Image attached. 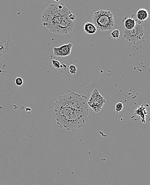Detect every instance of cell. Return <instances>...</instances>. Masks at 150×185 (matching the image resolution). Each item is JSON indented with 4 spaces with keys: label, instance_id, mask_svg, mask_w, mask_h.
I'll list each match as a JSON object with an SVG mask.
<instances>
[{
    "label": "cell",
    "instance_id": "11",
    "mask_svg": "<svg viewBox=\"0 0 150 185\" xmlns=\"http://www.w3.org/2000/svg\"><path fill=\"white\" fill-rule=\"evenodd\" d=\"M146 107H144L143 106V105L142 106H140L139 108L136 109V111H135V114H137L142 119V122L144 123H145V113L146 112Z\"/></svg>",
    "mask_w": 150,
    "mask_h": 185
},
{
    "label": "cell",
    "instance_id": "8",
    "mask_svg": "<svg viewBox=\"0 0 150 185\" xmlns=\"http://www.w3.org/2000/svg\"><path fill=\"white\" fill-rule=\"evenodd\" d=\"M149 17V13L145 9H140L136 12V17L139 22H144L148 19Z\"/></svg>",
    "mask_w": 150,
    "mask_h": 185
},
{
    "label": "cell",
    "instance_id": "5",
    "mask_svg": "<svg viewBox=\"0 0 150 185\" xmlns=\"http://www.w3.org/2000/svg\"><path fill=\"white\" fill-rule=\"evenodd\" d=\"M106 103L105 98L97 89H95L91 94L88 101V105L96 113L100 112L104 104Z\"/></svg>",
    "mask_w": 150,
    "mask_h": 185
},
{
    "label": "cell",
    "instance_id": "6",
    "mask_svg": "<svg viewBox=\"0 0 150 185\" xmlns=\"http://www.w3.org/2000/svg\"><path fill=\"white\" fill-rule=\"evenodd\" d=\"M73 44L71 43L64 44L59 47L53 48V54L57 57H66L71 53Z\"/></svg>",
    "mask_w": 150,
    "mask_h": 185
},
{
    "label": "cell",
    "instance_id": "10",
    "mask_svg": "<svg viewBox=\"0 0 150 185\" xmlns=\"http://www.w3.org/2000/svg\"><path fill=\"white\" fill-rule=\"evenodd\" d=\"M84 31L88 34H94L97 31L95 26L91 22H87L84 25Z\"/></svg>",
    "mask_w": 150,
    "mask_h": 185
},
{
    "label": "cell",
    "instance_id": "12",
    "mask_svg": "<svg viewBox=\"0 0 150 185\" xmlns=\"http://www.w3.org/2000/svg\"><path fill=\"white\" fill-rule=\"evenodd\" d=\"M51 63H52L53 66H54V67L56 70H60V68H61L62 64L58 60H56L55 59L51 58Z\"/></svg>",
    "mask_w": 150,
    "mask_h": 185
},
{
    "label": "cell",
    "instance_id": "15",
    "mask_svg": "<svg viewBox=\"0 0 150 185\" xmlns=\"http://www.w3.org/2000/svg\"><path fill=\"white\" fill-rule=\"evenodd\" d=\"M14 83L16 85L20 87V86H22L24 83V81L22 77H17L14 80Z\"/></svg>",
    "mask_w": 150,
    "mask_h": 185
},
{
    "label": "cell",
    "instance_id": "17",
    "mask_svg": "<svg viewBox=\"0 0 150 185\" xmlns=\"http://www.w3.org/2000/svg\"><path fill=\"white\" fill-rule=\"evenodd\" d=\"M69 19L71 20L72 21H73V20L75 19V18H76L75 15H74V14H73V13H72L69 15Z\"/></svg>",
    "mask_w": 150,
    "mask_h": 185
},
{
    "label": "cell",
    "instance_id": "9",
    "mask_svg": "<svg viewBox=\"0 0 150 185\" xmlns=\"http://www.w3.org/2000/svg\"><path fill=\"white\" fill-rule=\"evenodd\" d=\"M9 39L5 41H0V61L2 59V55L9 52Z\"/></svg>",
    "mask_w": 150,
    "mask_h": 185
},
{
    "label": "cell",
    "instance_id": "7",
    "mask_svg": "<svg viewBox=\"0 0 150 185\" xmlns=\"http://www.w3.org/2000/svg\"><path fill=\"white\" fill-rule=\"evenodd\" d=\"M133 17H126L122 20L124 22V28L127 30H132L133 29L137 24V22L134 18Z\"/></svg>",
    "mask_w": 150,
    "mask_h": 185
},
{
    "label": "cell",
    "instance_id": "4",
    "mask_svg": "<svg viewBox=\"0 0 150 185\" xmlns=\"http://www.w3.org/2000/svg\"><path fill=\"white\" fill-rule=\"evenodd\" d=\"M145 31L143 26L140 23L136 25V27L132 30H127L124 28L122 30V35L127 41L133 43H139L144 41L143 36Z\"/></svg>",
    "mask_w": 150,
    "mask_h": 185
},
{
    "label": "cell",
    "instance_id": "16",
    "mask_svg": "<svg viewBox=\"0 0 150 185\" xmlns=\"http://www.w3.org/2000/svg\"><path fill=\"white\" fill-rule=\"evenodd\" d=\"M77 72V68L75 65H71L69 67V72L71 74L74 75Z\"/></svg>",
    "mask_w": 150,
    "mask_h": 185
},
{
    "label": "cell",
    "instance_id": "2",
    "mask_svg": "<svg viewBox=\"0 0 150 185\" xmlns=\"http://www.w3.org/2000/svg\"><path fill=\"white\" fill-rule=\"evenodd\" d=\"M71 13L64 3L51 4L42 13V24L54 34H67L74 28V23L69 19Z\"/></svg>",
    "mask_w": 150,
    "mask_h": 185
},
{
    "label": "cell",
    "instance_id": "13",
    "mask_svg": "<svg viewBox=\"0 0 150 185\" xmlns=\"http://www.w3.org/2000/svg\"><path fill=\"white\" fill-rule=\"evenodd\" d=\"M124 108V105H123V103L119 102L118 103H117L115 105V110L117 112V113H120L121 112L122 109Z\"/></svg>",
    "mask_w": 150,
    "mask_h": 185
},
{
    "label": "cell",
    "instance_id": "1",
    "mask_svg": "<svg viewBox=\"0 0 150 185\" xmlns=\"http://www.w3.org/2000/svg\"><path fill=\"white\" fill-rule=\"evenodd\" d=\"M54 106L53 115L58 127L75 131L86 125L89 114L87 97L74 92L60 95Z\"/></svg>",
    "mask_w": 150,
    "mask_h": 185
},
{
    "label": "cell",
    "instance_id": "14",
    "mask_svg": "<svg viewBox=\"0 0 150 185\" xmlns=\"http://www.w3.org/2000/svg\"><path fill=\"white\" fill-rule=\"evenodd\" d=\"M111 35L112 36V37L115 38V39H118L119 38L120 36V31L119 29H115L112 31V33H111Z\"/></svg>",
    "mask_w": 150,
    "mask_h": 185
},
{
    "label": "cell",
    "instance_id": "18",
    "mask_svg": "<svg viewBox=\"0 0 150 185\" xmlns=\"http://www.w3.org/2000/svg\"></svg>",
    "mask_w": 150,
    "mask_h": 185
},
{
    "label": "cell",
    "instance_id": "3",
    "mask_svg": "<svg viewBox=\"0 0 150 185\" xmlns=\"http://www.w3.org/2000/svg\"><path fill=\"white\" fill-rule=\"evenodd\" d=\"M93 24L100 31H107L115 27L113 15L110 11L98 10L93 16Z\"/></svg>",
    "mask_w": 150,
    "mask_h": 185
}]
</instances>
